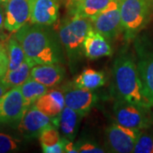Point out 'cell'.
Listing matches in <instances>:
<instances>
[{
	"mask_svg": "<svg viewBox=\"0 0 153 153\" xmlns=\"http://www.w3.org/2000/svg\"><path fill=\"white\" fill-rule=\"evenodd\" d=\"M30 22L50 26L59 16V5L56 0H29Z\"/></svg>",
	"mask_w": 153,
	"mask_h": 153,
	"instance_id": "obj_11",
	"label": "cell"
},
{
	"mask_svg": "<svg viewBox=\"0 0 153 153\" xmlns=\"http://www.w3.org/2000/svg\"><path fill=\"white\" fill-rule=\"evenodd\" d=\"M83 117L68 106H65L59 116L58 128L61 132L63 137L67 140H73L80 124V121Z\"/></svg>",
	"mask_w": 153,
	"mask_h": 153,
	"instance_id": "obj_16",
	"label": "cell"
},
{
	"mask_svg": "<svg viewBox=\"0 0 153 153\" xmlns=\"http://www.w3.org/2000/svg\"><path fill=\"white\" fill-rule=\"evenodd\" d=\"M105 83V76L102 71H95L94 69H85L73 82L76 87L94 90L100 87H102Z\"/></svg>",
	"mask_w": 153,
	"mask_h": 153,
	"instance_id": "obj_21",
	"label": "cell"
},
{
	"mask_svg": "<svg viewBox=\"0 0 153 153\" xmlns=\"http://www.w3.org/2000/svg\"><path fill=\"white\" fill-rule=\"evenodd\" d=\"M65 152L66 153H77L78 150L76 148L75 143L72 142V140H67L65 146Z\"/></svg>",
	"mask_w": 153,
	"mask_h": 153,
	"instance_id": "obj_28",
	"label": "cell"
},
{
	"mask_svg": "<svg viewBox=\"0 0 153 153\" xmlns=\"http://www.w3.org/2000/svg\"><path fill=\"white\" fill-rule=\"evenodd\" d=\"M84 55L94 60L100 57L111 56L112 55V49L107 41V38L98 33L95 29H90L86 35L83 43Z\"/></svg>",
	"mask_w": 153,
	"mask_h": 153,
	"instance_id": "obj_13",
	"label": "cell"
},
{
	"mask_svg": "<svg viewBox=\"0 0 153 153\" xmlns=\"http://www.w3.org/2000/svg\"><path fill=\"white\" fill-rule=\"evenodd\" d=\"M7 91H8V88H6L5 85L1 82V80H0V97L3 96Z\"/></svg>",
	"mask_w": 153,
	"mask_h": 153,
	"instance_id": "obj_30",
	"label": "cell"
},
{
	"mask_svg": "<svg viewBox=\"0 0 153 153\" xmlns=\"http://www.w3.org/2000/svg\"><path fill=\"white\" fill-rule=\"evenodd\" d=\"M91 28L92 23L88 19L77 16H74L61 25L59 31L60 41L72 65H76L82 55H84V39Z\"/></svg>",
	"mask_w": 153,
	"mask_h": 153,
	"instance_id": "obj_3",
	"label": "cell"
},
{
	"mask_svg": "<svg viewBox=\"0 0 153 153\" xmlns=\"http://www.w3.org/2000/svg\"><path fill=\"white\" fill-rule=\"evenodd\" d=\"M4 28L16 33L30 20L29 0H7L4 4Z\"/></svg>",
	"mask_w": 153,
	"mask_h": 153,
	"instance_id": "obj_10",
	"label": "cell"
},
{
	"mask_svg": "<svg viewBox=\"0 0 153 153\" xmlns=\"http://www.w3.org/2000/svg\"><path fill=\"white\" fill-rule=\"evenodd\" d=\"M122 29L128 39L134 38L146 25L149 16L146 0H120Z\"/></svg>",
	"mask_w": 153,
	"mask_h": 153,
	"instance_id": "obj_4",
	"label": "cell"
},
{
	"mask_svg": "<svg viewBox=\"0 0 153 153\" xmlns=\"http://www.w3.org/2000/svg\"><path fill=\"white\" fill-rule=\"evenodd\" d=\"M18 142L10 135L0 133V153L12 152L16 151Z\"/></svg>",
	"mask_w": 153,
	"mask_h": 153,
	"instance_id": "obj_25",
	"label": "cell"
},
{
	"mask_svg": "<svg viewBox=\"0 0 153 153\" xmlns=\"http://www.w3.org/2000/svg\"><path fill=\"white\" fill-rule=\"evenodd\" d=\"M7 0H0V4H5Z\"/></svg>",
	"mask_w": 153,
	"mask_h": 153,
	"instance_id": "obj_31",
	"label": "cell"
},
{
	"mask_svg": "<svg viewBox=\"0 0 153 153\" xmlns=\"http://www.w3.org/2000/svg\"><path fill=\"white\" fill-rule=\"evenodd\" d=\"M65 104L78 113L84 116L92 109L96 103L97 96L93 90L74 87L68 88L64 91Z\"/></svg>",
	"mask_w": 153,
	"mask_h": 153,
	"instance_id": "obj_12",
	"label": "cell"
},
{
	"mask_svg": "<svg viewBox=\"0 0 153 153\" xmlns=\"http://www.w3.org/2000/svg\"><path fill=\"white\" fill-rule=\"evenodd\" d=\"M31 77L44 86L53 88L65 77V70L59 64L36 65L31 70Z\"/></svg>",
	"mask_w": 153,
	"mask_h": 153,
	"instance_id": "obj_14",
	"label": "cell"
},
{
	"mask_svg": "<svg viewBox=\"0 0 153 153\" xmlns=\"http://www.w3.org/2000/svg\"><path fill=\"white\" fill-rule=\"evenodd\" d=\"M146 110L147 109L120 99L116 101L113 107L115 119L117 123L138 130L144 129L150 124Z\"/></svg>",
	"mask_w": 153,
	"mask_h": 153,
	"instance_id": "obj_6",
	"label": "cell"
},
{
	"mask_svg": "<svg viewBox=\"0 0 153 153\" xmlns=\"http://www.w3.org/2000/svg\"><path fill=\"white\" fill-rule=\"evenodd\" d=\"M78 152L81 153H103L105 150L100 147L96 143L91 142L89 140L80 141L76 144Z\"/></svg>",
	"mask_w": 153,
	"mask_h": 153,
	"instance_id": "obj_26",
	"label": "cell"
},
{
	"mask_svg": "<svg viewBox=\"0 0 153 153\" xmlns=\"http://www.w3.org/2000/svg\"><path fill=\"white\" fill-rule=\"evenodd\" d=\"M92 22L94 28L105 38L111 39L116 37L122 29L120 0H111Z\"/></svg>",
	"mask_w": 153,
	"mask_h": 153,
	"instance_id": "obj_8",
	"label": "cell"
},
{
	"mask_svg": "<svg viewBox=\"0 0 153 153\" xmlns=\"http://www.w3.org/2000/svg\"><path fill=\"white\" fill-rule=\"evenodd\" d=\"M42 151L44 153L65 152V146L67 139L60 137L58 128L53 126L46 128L38 137Z\"/></svg>",
	"mask_w": 153,
	"mask_h": 153,
	"instance_id": "obj_17",
	"label": "cell"
},
{
	"mask_svg": "<svg viewBox=\"0 0 153 153\" xmlns=\"http://www.w3.org/2000/svg\"><path fill=\"white\" fill-rule=\"evenodd\" d=\"M7 54L9 59L8 71L17 69L26 60V55L22 44L17 40L15 35L11 36L8 41Z\"/></svg>",
	"mask_w": 153,
	"mask_h": 153,
	"instance_id": "obj_23",
	"label": "cell"
},
{
	"mask_svg": "<svg viewBox=\"0 0 153 153\" xmlns=\"http://www.w3.org/2000/svg\"><path fill=\"white\" fill-rule=\"evenodd\" d=\"M133 152L134 153H153V138L149 134H143L137 140Z\"/></svg>",
	"mask_w": 153,
	"mask_h": 153,
	"instance_id": "obj_24",
	"label": "cell"
},
{
	"mask_svg": "<svg viewBox=\"0 0 153 153\" xmlns=\"http://www.w3.org/2000/svg\"><path fill=\"white\" fill-rule=\"evenodd\" d=\"M33 67V65H31L30 62L26 59L17 69L7 71L5 75L1 78V82L5 85L8 89L20 87L31 76V70Z\"/></svg>",
	"mask_w": 153,
	"mask_h": 153,
	"instance_id": "obj_19",
	"label": "cell"
},
{
	"mask_svg": "<svg viewBox=\"0 0 153 153\" xmlns=\"http://www.w3.org/2000/svg\"><path fill=\"white\" fill-rule=\"evenodd\" d=\"M34 105L45 115L50 117H57L66 106L64 92L56 89H49Z\"/></svg>",
	"mask_w": 153,
	"mask_h": 153,
	"instance_id": "obj_15",
	"label": "cell"
},
{
	"mask_svg": "<svg viewBox=\"0 0 153 153\" xmlns=\"http://www.w3.org/2000/svg\"><path fill=\"white\" fill-rule=\"evenodd\" d=\"M59 117H50L33 105L26 110L19 122L18 129L26 139L38 138L46 128L55 126L58 128Z\"/></svg>",
	"mask_w": 153,
	"mask_h": 153,
	"instance_id": "obj_5",
	"label": "cell"
},
{
	"mask_svg": "<svg viewBox=\"0 0 153 153\" xmlns=\"http://www.w3.org/2000/svg\"><path fill=\"white\" fill-rule=\"evenodd\" d=\"M111 0H79L75 16L88 19L92 22L109 4Z\"/></svg>",
	"mask_w": 153,
	"mask_h": 153,
	"instance_id": "obj_22",
	"label": "cell"
},
{
	"mask_svg": "<svg viewBox=\"0 0 153 153\" xmlns=\"http://www.w3.org/2000/svg\"><path fill=\"white\" fill-rule=\"evenodd\" d=\"M137 66L146 95L153 107V53L140 58Z\"/></svg>",
	"mask_w": 153,
	"mask_h": 153,
	"instance_id": "obj_18",
	"label": "cell"
},
{
	"mask_svg": "<svg viewBox=\"0 0 153 153\" xmlns=\"http://www.w3.org/2000/svg\"><path fill=\"white\" fill-rule=\"evenodd\" d=\"M9 68L8 54L0 45V80L6 74Z\"/></svg>",
	"mask_w": 153,
	"mask_h": 153,
	"instance_id": "obj_27",
	"label": "cell"
},
{
	"mask_svg": "<svg viewBox=\"0 0 153 153\" xmlns=\"http://www.w3.org/2000/svg\"><path fill=\"white\" fill-rule=\"evenodd\" d=\"M20 88L23 96L24 105L27 109L35 104L38 99L49 90V88L38 82L31 76Z\"/></svg>",
	"mask_w": 153,
	"mask_h": 153,
	"instance_id": "obj_20",
	"label": "cell"
},
{
	"mask_svg": "<svg viewBox=\"0 0 153 153\" xmlns=\"http://www.w3.org/2000/svg\"><path fill=\"white\" fill-rule=\"evenodd\" d=\"M26 110L21 88H10L0 97V123L20 122Z\"/></svg>",
	"mask_w": 153,
	"mask_h": 153,
	"instance_id": "obj_9",
	"label": "cell"
},
{
	"mask_svg": "<svg viewBox=\"0 0 153 153\" xmlns=\"http://www.w3.org/2000/svg\"><path fill=\"white\" fill-rule=\"evenodd\" d=\"M45 27L27 22L15 34L22 44L26 59L33 66L59 64L63 59L58 38Z\"/></svg>",
	"mask_w": 153,
	"mask_h": 153,
	"instance_id": "obj_1",
	"label": "cell"
},
{
	"mask_svg": "<svg viewBox=\"0 0 153 153\" xmlns=\"http://www.w3.org/2000/svg\"><path fill=\"white\" fill-rule=\"evenodd\" d=\"M113 80L117 98L145 109L152 107L145 93L138 66L131 56L121 55L115 60Z\"/></svg>",
	"mask_w": 153,
	"mask_h": 153,
	"instance_id": "obj_2",
	"label": "cell"
},
{
	"mask_svg": "<svg viewBox=\"0 0 153 153\" xmlns=\"http://www.w3.org/2000/svg\"><path fill=\"white\" fill-rule=\"evenodd\" d=\"M4 12L3 10L2 7L0 6V31L2 28L4 27Z\"/></svg>",
	"mask_w": 153,
	"mask_h": 153,
	"instance_id": "obj_29",
	"label": "cell"
},
{
	"mask_svg": "<svg viewBox=\"0 0 153 153\" xmlns=\"http://www.w3.org/2000/svg\"><path fill=\"white\" fill-rule=\"evenodd\" d=\"M106 141L110 151L117 153L133 152L141 130L112 123L106 128Z\"/></svg>",
	"mask_w": 153,
	"mask_h": 153,
	"instance_id": "obj_7",
	"label": "cell"
}]
</instances>
